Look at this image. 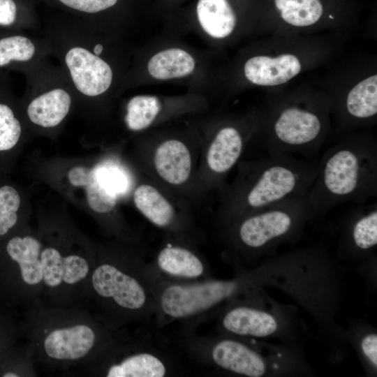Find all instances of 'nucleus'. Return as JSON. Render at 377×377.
I'll list each match as a JSON object with an SVG mask.
<instances>
[{
    "instance_id": "a211bd4d",
    "label": "nucleus",
    "mask_w": 377,
    "mask_h": 377,
    "mask_svg": "<svg viewBox=\"0 0 377 377\" xmlns=\"http://www.w3.org/2000/svg\"><path fill=\"white\" fill-rule=\"evenodd\" d=\"M50 55V46L43 36L0 29V75L11 71L23 74Z\"/></svg>"
},
{
    "instance_id": "7ed1b4c3",
    "label": "nucleus",
    "mask_w": 377,
    "mask_h": 377,
    "mask_svg": "<svg viewBox=\"0 0 377 377\" xmlns=\"http://www.w3.org/2000/svg\"><path fill=\"white\" fill-rule=\"evenodd\" d=\"M22 327L34 362L46 367L84 371L115 343L124 339L84 306L27 310Z\"/></svg>"
},
{
    "instance_id": "cd10ccee",
    "label": "nucleus",
    "mask_w": 377,
    "mask_h": 377,
    "mask_svg": "<svg viewBox=\"0 0 377 377\" xmlns=\"http://www.w3.org/2000/svg\"><path fill=\"white\" fill-rule=\"evenodd\" d=\"M22 198L15 186L0 184V241L18 230Z\"/></svg>"
},
{
    "instance_id": "c756f323",
    "label": "nucleus",
    "mask_w": 377,
    "mask_h": 377,
    "mask_svg": "<svg viewBox=\"0 0 377 377\" xmlns=\"http://www.w3.org/2000/svg\"><path fill=\"white\" fill-rule=\"evenodd\" d=\"M64 6L80 13L96 15L112 8L118 0H57Z\"/></svg>"
},
{
    "instance_id": "6ab92c4d",
    "label": "nucleus",
    "mask_w": 377,
    "mask_h": 377,
    "mask_svg": "<svg viewBox=\"0 0 377 377\" xmlns=\"http://www.w3.org/2000/svg\"><path fill=\"white\" fill-rule=\"evenodd\" d=\"M218 327L228 336L263 338L279 329L276 317L247 303L233 302L222 310Z\"/></svg>"
},
{
    "instance_id": "4be33fe9",
    "label": "nucleus",
    "mask_w": 377,
    "mask_h": 377,
    "mask_svg": "<svg viewBox=\"0 0 377 377\" xmlns=\"http://www.w3.org/2000/svg\"><path fill=\"white\" fill-rule=\"evenodd\" d=\"M345 236L355 249L373 250L377 244V202L355 205L348 214Z\"/></svg>"
},
{
    "instance_id": "393cba45",
    "label": "nucleus",
    "mask_w": 377,
    "mask_h": 377,
    "mask_svg": "<svg viewBox=\"0 0 377 377\" xmlns=\"http://www.w3.org/2000/svg\"><path fill=\"white\" fill-rule=\"evenodd\" d=\"M347 112L357 119H367L377 113V75H371L356 84L348 93Z\"/></svg>"
},
{
    "instance_id": "6e6552de",
    "label": "nucleus",
    "mask_w": 377,
    "mask_h": 377,
    "mask_svg": "<svg viewBox=\"0 0 377 377\" xmlns=\"http://www.w3.org/2000/svg\"><path fill=\"white\" fill-rule=\"evenodd\" d=\"M311 219L306 196L288 198L242 216L223 228V236L232 249L252 254L293 235Z\"/></svg>"
},
{
    "instance_id": "2eb2a0df",
    "label": "nucleus",
    "mask_w": 377,
    "mask_h": 377,
    "mask_svg": "<svg viewBox=\"0 0 377 377\" xmlns=\"http://www.w3.org/2000/svg\"><path fill=\"white\" fill-rule=\"evenodd\" d=\"M246 144V137L234 126L220 128L203 149L195 175V191L220 189L227 175L241 161Z\"/></svg>"
},
{
    "instance_id": "9d476101",
    "label": "nucleus",
    "mask_w": 377,
    "mask_h": 377,
    "mask_svg": "<svg viewBox=\"0 0 377 377\" xmlns=\"http://www.w3.org/2000/svg\"><path fill=\"white\" fill-rule=\"evenodd\" d=\"M179 367L166 352L144 341L122 339L84 371L107 377H163L177 375Z\"/></svg>"
},
{
    "instance_id": "dca6fc26",
    "label": "nucleus",
    "mask_w": 377,
    "mask_h": 377,
    "mask_svg": "<svg viewBox=\"0 0 377 377\" xmlns=\"http://www.w3.org/2000/svg\"><path fill=\"white\" fill-rule=\"evenodd\" d=\"M193 243L166 235L156 255L147 262L149 278L188 282L211 278L205 258Z\"/></svg>"
},
{
    "instance_id": "f8f14e48",
    "label": "nucleus",
    "mask_w": 377,
    "mask_h": 377,
    "mask_svg": "<svg viewBox=\"0 0 377 377\" xmlns=\"http://www.w3.org/2000/svg\"><path fill=\"white\" fill-rule=\"evenodd\" d=\"M258 149L304 158H318L323 144V125L315 112L297 106L281 110Z\"/></svg>"
},
{
    "instance_id": "5701e85b",
    "label": "nucleus",
    "mask_w": 377,
    "mask_h": 377,
    "mask_svg": "<svg viewBox=\"0 0 377 377\" xmlns=\"http://www.w3.org/2000/svg\"><path fill=\"white\" fill-rule=\"evenodd\" d=\"M197 15L204 31L215 38L227 37L236 24L235 14L227 0H199Z\"/></svg>"
},
{
    "instance_id": "ddd939ff",
    "label": "nucleus",
    "mask_w": 377,
    "mask_h": 377,
    "mask_svg": "<svg viewBox=\"0 0 377 377\" xmlns=\"http://www.w3.org/2000/svg\"><path fill=\"white\" fill-rule=\"evenodd\" d=\"M182 347L195 361L248 377L267 373L264 357L243 341L231 337L200 336L192 328H185Z\"/></svg>"
},
{
    "instance_id": "f03ea898",
    "label": "nucleus",
    "mask_w": 377,
    "mask_h": 377,
    "mask_svg": "<svg viewBox=\"0 0 377 377\" xmlns=\"http://www.w3.org/2000/svg\"><path fill=\"white\" fill-rule=\"evenodd\" d=\"M145 251L138 237L116 238L96 249L84 305L114 330L154 316L156 301L146 274Z\"/></svg>"
},
{
    "instance_id": "1a4fd4ad",
    "label": "nucleus",
    "mask_w": 377,
    "mask_h": 377,
    "mask_svg": "<svg viewBox=\"0 0 377 377\" xmlns=\"http://www.w3.org/2000/svg\"><path fill=\"white\" fill-rule=\"evenodd\" d=\"M22 75L26 90L19 105L24 122L43 130L59 127L77 103L61 68L46 59Z\"/></svg>"
},
{
    "instance_id": "c85d7f7f",
    "label": "nucleus",
    "mask_w": 377,
    "mask_h": 377,
    "mask_svg": "<svg viewBox=\"0 0 377 377\" xmlns=\"http://www.w3.org/2000/svg\"><path fill=\"white\" fill-rule=\"evenodd\" d=\"M0 29L20 32L36 31V24L22 17L15 0H0Z\"/></svg>"
},
{
    "instance_id": "2f4dec72",
    "label": "nucleus",
    "mask_w": 377,
    "mask_h": 377,
    "mask_svg": "<svg viewBox=\"0 0 377 377\" xmlns=\"http://www.w3.org/2000/svg\"><path fill=\"white\" fill-rule=\"evenodd\" d=\"M3 341L4 340L0 338V374L5 361L10 354L8 352H10V349H8V347H4L6 346V343H4Z\"/></svg>"
},
{
    "instance_id": "412c9836",
    "label": "nucleus",
    "mask_w": 377,
    "mask_h": 377,
    "mask_svg": "<svg viewBox=\"0 0 377 377\" xmlns=\"http://www.w3.org/2000/svg\"><path fill=\"white\" fill-rule=\"evenodd\" d=\"M24 121L8 75H0V156L15 148L21 140Z\"/></svg>"
},
{
    "instance_id": "f257e3e1",
    "label": "nucleus",
    "mask_w": 377,
    "mask_h": 377,
    "mask_svg": "<svg viewBox=\"0 0 377 377\" xmlns=\"http://www.w3.org/2000/svg\"><path fill=\"white\" fill-rule=\"evenodd\" d=\"M96 258L18 230L0 241V292L27 311L81 304Z\"/></svg>"
},
{
    "instance_id": "a878e982",
    "label": "nucleus",
    "mask_w": 377,
    "mask_h": 377,
    "mask_svg": "<svg viewBox=\"0 0 377 377\" xmlns=\"http://www.w3.org/2000/svg\"><path fill=\"white\" fill-rule=\"evenodd\" d=\"M161 110L159 99L154 96L138 95L126 103L124 122L131 131H141L149 127Z\"/></svg>"
},
{
    "instance_id": "9b49d317",
    "label": "nucleus",
    "mask_w": 377,
    "mask_h": 377,
    "mask_svg": "<svg viewBox=\"0 0 377 377\" xmlns=\"http://www.w3.org/2000/svg\"><path fill=\"white\" fill-rule=\"evenodd\" d=\"M67 178L72 186L84 188L89 208L102 217L101 224L109 235L121 239L135 237L116 212L122 197L123 183L119 173L107 161L94 167H73Z\"/></svg>"
},
{
    "instance_id": "4468645a",
    "label": "nucleus",
    "mask_w": 377,
    "mask_h": 377,
    "mask_svg": "<svg viewBox=\"0 0 377 377\" xmlns=\"http://www.w3.org/2000/svg\"><path fill=\"white\" fill-rule=\"evenodd\" d=\"M132 200L138 212L167 235L193 244L198 239L199 233L187 212L155 182H142L135 185Z\"/></svg>"
},
{
    "instance_id": "7c9ffc66",
    "label": "nucleus",
    "mask_w": 377,
    "mask_h": 377,
    "mask_svg": "<svg viewBox=\"0 0 377 377\" xmlns=\"http://www.w3.org/2000/svg\"><path fill=\"white\" fill-rule=\"evenodd\" d=\"M361 348L364 356L369 363L376 369L377 367V335L368 334L361 341Z\"/></svg>"
},
{
    "instance_id": "f3484780",
    "label": "nucleus",
    "mask_w": 377,
    "mask_h": 377,
    "mask_svg": "<svg viewBox=\"0 0 377 377\" xmlns=\"http://www.w3.org/2000/svg\"><path fill=\"white\" fill-rule=\"evenodd\" d=\"M148 170L165 188L175 192L186 188L194 190V151L182 140L169 138L149 148Z\"/></svg>"
},
{
    "instance_id": "423d86ee",
    "label": "nucleus",
    "mask_w": 377,
    "mask_h": 377,
    "mask_svg": "<svg viewBox=\"0 0 377 377\" xmlns=\"http://www.w3.org/2000/svg\"><path fill=\"white\" fill-rule=\"evenodd\" d=\"M101 31L85 20L52 22L42 30L51 55L59 61L77 103L86 105L105 96L114 79Z\"/></svg>"
},
{
    "instance_id": "20e7f679",
    "label": "nucleus",
    "mask_w": 377,
    "mask_h": 377,
    "mask_svg": "<svg viewBox=\"0 0 377 377\" xmlns=\"http://www.w3.org/2000/svg\"><path fill=\"white\" fill-rule=\"evenodd\" d=\"M318 163V158L268 153L240 161L235 179L220 188L219 224L224 228L248 213L288 198L305 197Z\"/></svg>"
},
{
    "instance_id": "39448f33",
    "label": "nucleus",
    "mask_w": 377,
    "mask_h": 377,
    "mask_svg": "<svg viewBox=\"0 0 377 377\" xmlns=\"http://www.w3.org/2000/svg\"><path fill=\"white\" fill-rule=\"evenodd\" d=\"M376 196V142L351 137L327 148L318 158L317 174L306 198L312 219L340 204L364 205Z\"/></svg>"
},
{
    "instance_id": "bb28decb",
    "label": "nucleus",
    "mask_w": 377,
    "mask_h": 377,
    "mask_svg": "<svg viewBox=\"0 0 377 377\" xmlns=\"http://www.w3.org/2000/svg\"><path fill=\"white\" fill-rule=\"evenodd\" d=\"M274 1L283 20L297 27L315 24L323 12L320 0H274Z\"/></svg>"
},
{
    "instance_id": "b1692460",
    "label": "nucleus",
    "mask_w": 377,
    "mask_h": 377,
    "mask_svg": "<svg viewBox=\"0 0 377 377\" xmlns=\"http://www.w3.org/2000/svg\"><path fill=\"white\" fill-rule=\"evenodd\" d=\"M150 75L158 80H169L190 74L195 68V61L186 51L171 48L154 55L148 63Z\"/></svg>"
},
{
    "instance_id": "0eeeda50",
    "label": "nucleus",
    "mask_w": 377,
    "mask_h": 377,
    "mask_svg": "<svg viewBox=\"0 0 377 377\" xmlns=\"http://www.w3.org/2000/svg\"><path fill=\"white\" fill-rule=\"evenodd\" d=\"M148 277V276H147ZM156 301V325L165 327L175 321H196L229 305L238 297L249 294L257 283L253 273L239 272L232 279L212 278L188 282L148 277Z\"/></svg>"
},
{
    "instance_id": "aec40b11",
    "label": "nucleus",
    "mask_w": 377,
    "mask_h": 377,
    "mask_svg": "<svg viewBox=\"0 0 377 377\" xmlns=\"http://www.w3.org/2000/svg\"><path fill=\"white\" fill-rule=\"evenodd\" d=\"M297 57L283 54L276 57L257 56L249 59L244 65V73L252 83L262 86L283 84L301 71Z\"/></svg>"
}]
</instances>
